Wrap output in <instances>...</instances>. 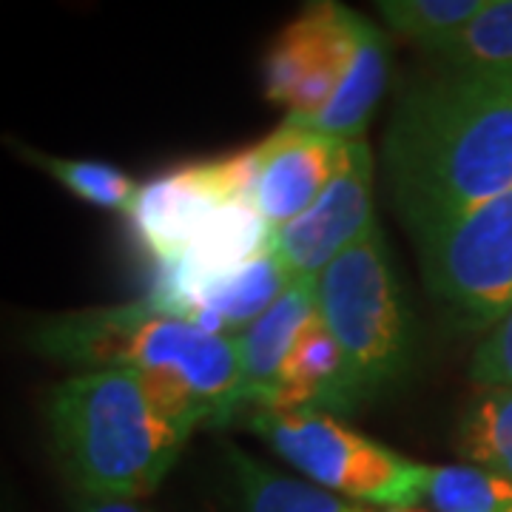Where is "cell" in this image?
Returning <instances> with one entry per match:
<instances>
[{
  "label": "cell",
  "instance_id": "obj_7",
  "mask_svg": "<svg viewBox=\"0 0 512 512\" xmlns=\"http://www.w3.org/2000/svg\"><path fill=\"white\" fill-rule=\"evenodd\" d=\"M365 18L342 3H311L279 32L262 63L265 94L288 109L285 120H308L345 86Z\"/></svg>",
  "mask_w": 512,
  "mask_h": 512
},
{
  "label": "cell",
  "instance_id": "obj_12",
  "mask_svg": "<svg viewBox=\"0 0 512 512\" xmlns=\"http://www.w3.org/2000/svg\"><path fill=\"white\" fill-rule=\"evenodd\" d=\"M387 77H390V46L382 32L365 18L362 32H359L356 60H353L345 86L319 114H313L308 120H288V123L342 140V143L362 140L367 123L387 89Z\"/></svg>",
  "mask_w": 512,
  "mask_h": 512
},
{
  "label": "cell",
  "instance_id": "obj_9",
  "mask_svg": "<svg viewBox=\"0 0 512 512\" xmlns=\"http://www.w3.org/2000/svg\"><path fill=\"white\" fill-rule=\"evenodd\" d=\"M293 282L296 279L276 259L274 251H265L220 274L160 268L148 302L191 325H200L208 333L237 339Z\"/></svg>",
  "mask_w": 512,
  "mask_h": 512
},
{
  "label": "cell",
  "instance_id": "obj_19",
  "mask_svg": "<svg viewBox=\"0 0 512 512\" xmlns=\"http://www.w3.org/2000/svg\"><path fill=\"white\" fill-rule=\"evenodd\" d=\"M470 382L484 387H512V313L495 322L470 359Z\"/></svg>",
  "mask_w": 512,
  "mask_h": 512
},
{
  "label": "cell",
  "instance_id": "obj_6",
  "mask_svg": "<svg viewBox=\"0 0 512 512\" xmlns=\"http://www.w3.org/2000/svg\"><path fill=\"white\" fill-rule=\"evenodd\" d=\"M427 288L473 322L512 313V191L413 237Z\"/></svg>",
  "mask_w": 512,
  "mask_h": 512
},
{
  "label": "cell",
  "instance_id": "obj_13",
  "mask_svg": "<svg viewBox=\"0 0 512 512\" xmlns=\"http://www.w3.org/2000/svg\"><path fill=\"white\" fill-rule=\"evenodd\" d=\"M225 464L234 478L239 512H367L362 504L316 487L311 481L276 473L251 453L225 447Z\"/></svg>",
  "mask_w": 512,
  "mask_h": 512
},
{
  "label": "cell",
  "instance_id": "obj_8",
  "mask_svg": "<svg viewBox=\"0 0 512 512\" xmlns=\"http://www.w3.org/2000/svg\"><path fill=\"white\" fill-rule=\"evenodd\" d=\"M376 225L373 154L365 140L345 148L342 168L305 214L276 228L271 251L293 279H319L339 254Z\"/></svg>",
  "mask_w": 512,
  "mask_h": 512
},
{
  "label": "cell",
  "instance_id": "obj_18",
  "mask_svg": "<svg viewBox=\"0 0 512 512\" xmlns=\"http://www.w3.org/2000/svg\"><path fill=\"white\" fill-rule=\"evenodd\" d=\"M444 63L512 66V0H490L467 29L439 49Z\"/></svg>",
  "mask_w": 512,
  "mask_h": 512
},
{
  "label": "cell",
  "instance_id": "obj_15",
  "mask_svg": "<svg viewBox=\"0 0 512 512\" xmlns=\"http://www.w3.org/2000/svg\"><path fill=\"white\" fill-rule=\"evenodd\" d=\"M490 0H379L382 20L416 46L439 55L444 43L467 29Z\"/></svg>",
  "mask_w": 512,
  "mask_h": 512
},
{
  "label": "cell",
  "instance_id": "obj_20",
  "mask_svg": "<svg viewBox=\"0 0 512 512\" xmlns=\"http://www.w3.org/2000/svg\"><path fill=\"white\" fill-rule=\"evenodd\" d=\"M69 510L72 512H148L134 501H106V498H89V495H69Z\"/></svg>",
  "mask_w": 512,
  "mask_h": 512
},
{
  "label": "cell",
  "instance_id": "obj_21",
  "mask_svg": "<svg viewBox=\"0 0 512 512\" xmlns=\"http://www.w3.org/2000/svg\"><path fill=\"white\" fill-rule=\"evenodd\" d=\"M367 512H427L419 507H367Z\"/></svg>",
  "mask_w": 512,
  "mask_h": 512
},
{
  "label": "cell",
  "instance_id": "obj_14",
  "mask_svg": "<svg viewBox=\"0 0 512 512\" xmlns=\"http://www.w3.org/2000/svg\"><path fill=\"white\" fill-rule=\"evenodd\" d=\"M458 456L512 481V387H484L467 402L456 436Z\"/></svg>",
  "mask_w": 512,
  "mask_h": 512
},
{
  "label": "cell",
  "instance_id": "obj_2",
  "mask_svg": "<svg viewBox=\"0 0 512 512\" xmlns=\"http://www.w3.org/2000/svg\"><path fill=\"white\" fill-rule=\"evenodd\" d=\"M29 342L40 356L80 373H134L165 419L188 433L200 424H228L242 407L237 339L208 333L148 299L40 319Z\"/></svg>",
  "mask_w": 512,
  "mask_h": 512
},
{
  "label": "cell",
  "instance_id": "obj_5",
  "mask_svg": "<svg viewBox=\"0 0 512 512\" xmlns=\"http://www.w3.org/2000/svg\"><path fill=\"white\" fill-rule=\"evenodd\" d=\"M248 427L311 484L362 507H421L430 464L367 439L333 413L256 410Z\"/></svg>",
  "mask_w": 512,
  "mask_h": 512
},
{
  "label": "cell",
  "instance_id": "obj_10",
  "mask_svg": "<svg viewBox=\"0 0 512 512\" xmlns=\"http://www.w3.org/2000/svg\"><path fill=\"white\" fill-rule=\"evenodd\" d=\"M348 143L282 123L256 154L254 205L271 231L305 214L342 168Z\"/></svg>",
  "mask_w": 512,
  "mask_h": 512
},
{
  "label": "cell",
  "instance_id": "obj_1",
  "mask_svg": "<svg viewBox=\"0 0 512 512\" xmlns=\"http://www.w3.org/2000/svg\"><path fill=\"white\" fill-rule=\"evenodd\" d=\"M390 197L416 237L512 191V66H456L413 83L384 134Z\"/></svg>",
  "mask_w": 512,
  "mask_h": 512
},
{
  "label": "cell",
  "instance_id": "obj_11",
  "mask_svg": "<svg viewBox=\"0 0 512 512\" xmlns=\"http://www.w3.org/2000/svg\"><path fill=\"white\" fill-rule=\"evenodd\" d=\"M319 316L316 279H296L251 328L237 336L242 365V407L254 404L262 410L274 396L302 330Z\"/></svg>",
  "mask_w": 512,
  "mask_h": 512
},
{
  "label": "cell",
  "instance_id": "obj_16",
  "mask_svg": "<svg viewBox=\"0 0 512 512\" xmlns=\"http://www.w3.org/2000/svg\"><path fill=\"white\" fill-rule=\"evenodd\" d=\"M421 504L430 512H512V481L476 464L430 467Z\"/></svg>",
  "mask_w": 512,
  "mask_h": 512
},
{
  "label": "cell",
  "instance_id": "obj_17",
  "mask_svg": "<svg viewBox=\"0 0 512 512\" xmlns=\"http://www.w3.org/2000/svg\"><path fill=\"white\" fill-rule=\"evenodd\" d=\"M29 163H37L49 177L66 185L77 200L92 202L97 208L109 211H123L131 214L134 202L140 197V185L128 177L126 171L114 168L109 163H94V160H63V157H49L40 151L23 148Z\"/></svg>",
  "mask_w": 512,
  "mask_h": 512
},
{
  "label": "cell",
  "instance_id": "obj_4",
  "mask_svg": "<svg viewBox=\"0 0 512 512\" xmlns=\"http://www.w3.org/2000/svg\"><path fill=\"white\" fill-rule=\"evenodd\" d=\"M319 316L342 370L328 413H353L393 393L413 370V319L379 222L316 279Z\"/></svg>",
  "mask_w": 512,
  "mask_h": 512
},
{
  "label": "cell",
  "instance_id": "obj_3",
  "mask_svg": "<svg viewBox=\"0 0 512 512\" xmlns=\"http://www.w3.org/2000/svg\"><path fill=\"white\" fill-rule=\"evenodd\" d=\"M46 421L72 493L134 504L163 484L191 436L126 370L74 373L49 393Z\"/></svg>",
  "mask_w": 512,
  "mask_h": 512
}]
</instances>
